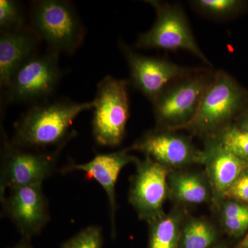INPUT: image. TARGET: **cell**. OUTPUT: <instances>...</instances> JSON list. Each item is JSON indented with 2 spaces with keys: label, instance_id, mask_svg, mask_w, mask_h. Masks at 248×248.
<instances>
[{
  "label": "cell",
  "instance_id": "obj_11",
  "mask_svg": "<svg viewBox=\"0 0 248 248\" xmlns=\"http://www.w3.org/2000/svg\"><path fill=\"white\" fill-rule=\"evenodd\" d=\"M3 211L13 221L23 238L39 234L50 219L48 201L42 184L23 186L1 197Z\"/></svg>",
  "mask_w": 248,
  "mask_h": 248
},
{
  "label": "cell",
  "instance_id": "obj_28",
  "mask_svg": "<svg viewBox=\"0 0 248 248\" xmlns=\"http://www.w3.org/2000/svg\"><path fill=\"white\" fill-rule=\"evenodd\" d=\"M26 240L24 239V241H23L22 243L17 245V246H15V247L12 248H33L31 247L30 245L28 244L27 242H25Z\"/></svg>",
  "mask_w": 248,
  "mask_h": 248
},
{
  "label": "cell",
  "instance_id": "obj_8",
  "mask_svg": "<svg viewBox=\"0 0 248 248\" xmlns=\"http://www.w3.org/2000/svg\"><path fill=\"white\" fill-rule=\"evenodd\" d=\"M60 78L58 53L35 55L14 73L6 87V97L13 103L40 100L53 93Z\"/></svg>",
  "mask_w": 248,
  "mask_h": 248
},
{
  "label": "cell",
  "instance_id": "obj_6",
  "mask_svg": "<svg viewBox=\"0 0 248 248\" xmlns=\"http://www.w3.org/2000/svg\"><path fill=\"white\" fill-rule=\"evenodd\" d=\"M146 2L156 11V21L150 30L139 36L135 43L137 48L186 50L212 66L197 44L180 6L155 0Z\"/></svg>",
  "mask_w": 248,
  "mask_h": 248
},
{
  "label": "cell",
  "instance_id": "obj_12",
  "mask_svg": "<svg viewBox=\"0 0 248 248\" xmlns=\"http://www.w3.org/2000/svg\"><path fill=\"white\" fill-rule=\"evenodd\" d=\"M144 153L146 156L166 167H178L192 162H202V152L198 151L188 138L158 129L142 137L129 148Z\"/></svg>",
  "mask_w": 248,
  "mask_h": 248
},
{
  "label": "cell",
  "instance_id": "obj_26",
  "mask_svg": "<svg viewBox=\"0 0 248 248\" xmlns=\"http://www.w3.org/2000/svg\"><path fill=\"white\" fill-rule=\"evenodd\" d=\"M235 125L241 130L248 132V112L241 117L238 121V123Z\"/></svg>",
  "mask_w": 248,
  "mask_h": 248
},
{
  "label": "cell",
  "instance_id": "obj_14",
  "mask_svg": "<svg viewBox=\"0 0 248 248\" xmlns=\"http://www.w3.org/2000/svg\"><path fill=\"white\" fill-rule=\"evenodd\" d=\"M41 38L33 29L1 32L0 37V84L6 88L14 73L35 56Z\"/></svg>",
  "mask_w": 248,
  "mask_h": 248
},
{
  "label": "cell",
  "instance_id": "obj_19",
  "mask_svg": "<svg viewBox=\"0 0 248 248\" xmlns=\"http://www.w3.org/2000/svg\"><path fill=\"white\" fill-rule=\"evenodd\" d=\"M225 149L248 161V132L230 124L213 136Z\"/></svg>",
  "mask_w": 248,
  "mask_h": 248
},
{
  "label": "cell",
  "instance_id": "obj_29",
  "mask_svg": "<svg viewBox=\"0 0 248 248\" xmlns=\"http://www.w3.org/2000/svg\"><path fill=\"white\" fill-rule=\"evenodd\" d=\"M213 248H227L226 246H224V245H218V246H215V247H214Z\"/></svg>",
  "mask_w": 248,
  "mask_h": 248
},
{
  "label": "cell",
  "instance_id": "obj_18",
  "mask_svg": "<svg viewBox=\"0 0 248 248\" xmlns=\"http://www.w3.org/2000/svg\"><path fill=\"white\" fill-rule=\"evenodd\" d=\"M217 239L213 226L202 219L189 221L181 233L180 248H210Z\"/></svg>",
  "mask_w": 248,
  "mask_h": 248
},
{
  "label": "cell",
  "instance_id": "obj_5",
  "mask_svg": "<svg viewBox=\"0 0 248 248\" xmlns=\"http://www.w3.org/2000/svg\"><path fill=\"white\" fill-rule=\"evenodd\" d=\"M128 84L127 80L110 76L98 83L92 127L100 146H119L123 140L130 115Z\"/></svg>",
  "mask_w": 248,
  "mask_h": 248
},
{
  "label": "cell",
  "instance_id": "obj_17",
  "mask_svg": "<svg viewBox=\"0 0 248 248\" xmlns=\"http://www.w3.org/2000/svg\"><path fill=\"white\" fill-rule=\"evenodd\" d=\"M171 189L175 198L186 203H202L210 196L205 183L195 174H174L171 177Z\"/></svg>",
  "mask_w": 248,
  "mask_h": 248
},
{
  "label": "cell",
  "instance_id": "obj_9",
  "mask_svg": "<svg viewBox=\"0 0 248 248\" xmlns=\"http://www.w3.org/2000/svg\"><path fill=\"white\" fill-rule=\"evenodd\" d=\"M128 63L133 86L152 103L170 84L199 71L169 60L138 53L122 41L119 42Z\"/></svg>",
  "mask_w": 248,
  "mask_h": 248
},
{
  "label": "cell",
  "instance_id": "obj_4",
  "mask_svg": "<svg viewBox=\"0 0 248 248\" xmlns=\"http://www.w3.org/2000/svg\"><path fill=\"white\" fill-rule=\"evenodd\" d=\"M32 29L56 53L72 54L84 42V29L69 2L62 0L33 1Z\"/></svg>",
  "mask_w": 248,
  "mask_h": 248
},
{
  "label": "cell",
  "instance_id": "obj_16",
  "mask_svg": "<svg viewBox=\"0 0 248 248\" xmlns=\"http://www.w3.org/2000/svg\"><path fill=\"white\" fill-rule=\"evenodd\" d=\"M181 218L177 214L163 215L151 223L148 248H179Z\"/></svg>",
  "mask_w": 248,
  "mask_h": 248
},
{
  "label": "cell",
  "instance_id": "obj_2",
  "mask_svg": "<svg viewBox=\"0 0 248 248\" xmlns=\"http://www.w3.org/2000/svg\"><path fill=\"white\" fill-rule=\"evenodd\" d=\"M247 93L226 72H214L195 117L185 127L194 133L213 137L230 125L244 108Z\"/></svg>",
  "mask_w": 248,
  "mask_h": 248
},
{
  "label": "cell",
  "instance_id": "obj_20",
  "mask_svg": "<svg viewBox=\"0 0 248 248\" xmlns=\"http://www.w3.org/2000/svg\"><path fill=\"white\" fill-rule=\"evenodd\" d=\"M196 11L214 19H226L236 14L242 2L237 0H195L190 3Z\"/></svg>",
  "mask_w": 248,
  "mask_h": 248
},
{
  "label": "cell",
  "instance_id": "obj_21",
  "mask_svg": "<svg viewBox=\"0 0 248 248\" xmlns=\"http://www.w3.org/2000/svg\"><path fill=\"white\" fill-rule=\"evenodd\" d=\"M24 15L19 3L14 0L0 1L1 32H11L24 28Z\"/></svg>",
  "mask_w": 248,
  "mask_h": 248
},
{
  "label": "cell",
  "instance_id": "obj_1",
  "mask_svg": "<svg viewBox=\"0 0 248 248\" xmlns=\"http://www.w3.org/2000/svg\"><path fill=\"white\" fill-rule=\"evenodd\" d=\"M94 107V100L81 103L62 100L35 106L15 124L11 141L29 149L66 145L76 135V132H69L73 121L80 113Z\"/></svg>",
  "mask_w": 248,
  "mask_h": 248
},
{
  "label": "cell",
  "instance_id": "obj_7",
  "mask_svg": "<svg viewBox=\"0 0 248 248\" xmlns=\"http://www.w3.org/2000/svg\"><path fill=\"white\" fill-rule=\"evenodd\" d=\"M65 145L51 153H31L4 140L1 151L0 198L17 187L42 184L52 174Z\"/></svg>",
  "mask_w": 248,
  "mask_h": 248
},
{
  "label": "cell",
  "instance_id": "obj_25",
  "mask_svg": "<svg viewBox=\"0 0 248 248\" xmlns=\"http://www.w3.org/2000/svg\"><path fill=\"white\" fill-rule=\"evenodd\" d=\"M223 218H234V217L248 215V204L236 202H228L223 208Z\"/></svg>",
  "mask_w": 248,
  "mask_h": 248
},
{
  "label": "cell",
  "instance_id": "obj_13",
  "mask_svg": "<svg viewBox=\"0 0 248 248\" xmlns=\"http://www.w3.org/2000/svg\"><path fill=\"white\" fill-rule=\"evenodd\" d=\"M130 150L98 155L91 161L85 164L72 165L67 168V171H82L87 179H94L107 193L110 207L112 232L115 234V218L116 210L115 186L117 179L122 169L130 162H135L137 159L128 154Z\"/></svg>",
  "mask_w": 248,
  "mask_h": 248
},
{
  "label": "cell",
  "instance_id": "obj_23",
  "mask_svg": "<svg viewBox=\"0 0 248 248\" xmlns=\"http://www.w3.org/2000/svg\"><path fill=\"white\" fill-rule=\"evenodd\" d=\"M226 197L248 204V174L244 173L227 191Z\"/></svg>",
  "mask_w": 248,
  "mask_h": 248
},
{
  "label": "cell",
  "instance_id": "obj_24",
  "mask_svg": "<svg viewBox=\"0 0 248 248\" xmlns=\"http://www.w3.org/2000/svg\"><path fill=\"white\" fill-rule=\"evenodd\" d=\"M225 229L232 236L238 237L248 229V215L223 218Z\"/></svg>",
  "mask_w": 248,
  "mask_h": 248
},
{
  "label": "cell",
  "instance_id": "obj_22",
  "mask_svg": "<svg viewBox=\"0 0 248 248\" xmlns=\"http://www.w3.org/2000/svg\"><path fill=\"white\" fill-rule=\"evenodd\" d=\"M102 230L99 227L92 226L85 228L68 240L62 248H102Z\"/></svg>",
  "mask_w": 248,
  "mask_h": 248
},
{
  "label": "cell",
  "instance_id": "obj_3",
  "mask_svg": "<svg viewBox=\"0 0 248 248\" xmlns=\"http://www.w3.org/2000/svg\"><path fill=\"white\" fill-rule=\"evenodd\" d=\"M214 72L200 68L170 84L153 102L161 129L185 128L195 117Z\"/></svg>",
  "mask_w": 248,
  "mask_h": 248
},
{
  "label": "cell",
  "instance_id": "obj_27",
  "mask_svg": "<svg viewBox=\"0 0 248 248\" xmlns=\"http://www.w3.org/2000/svg\"><path fill=\"white\" fill-rule=\"evenodd\" d=\"M237 248H248V234L238 245Z\"/></svg>",
  "mask_w": 248,
  "mask_h": 248
},
{
  "label": "cell",
  "instance_id": "obj_15",
  "mask_svg": "<svg viewBox=\"0 0 248 248\" xmlns=\"http://www.w3.org/2000/svg\"><path fill=\"white\" fill-rule=\"evenodd\" d=\"M202 159L207 165L214 190L220 197L226 196L227 191L248 169V161L227 151L213 137L207 140Z\"/></svg>",
  "mask_w": 248,
  "mask_h": 248
},
{
  "label": "cell",
  "instance_id": "obj_10",
  "mask_svg": "<svg viewBox=\"0 0 248 248\" xmlns=\"http://www.w3.org/2000/svg\"><path fill=\"white\" fill-rule=\"evenodd\" d=\"M137 172L130 187L129 202L141 219L151 223L163 216L167 196L169 168L146 156L135 161Z\"/></svg>",
  "mask_w": 248,
  "mask_h": 248
}]
</instances>
